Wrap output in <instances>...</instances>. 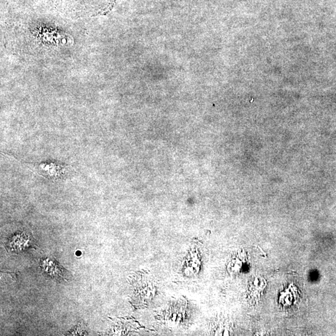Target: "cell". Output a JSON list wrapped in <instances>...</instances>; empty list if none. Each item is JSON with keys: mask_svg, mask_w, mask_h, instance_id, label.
Wrapping results in <instances>:
<instances>
[{"mask_svg": "<svg viewBox=\"0 0 336 336\" xmlns=\"http://www.w3.org/2000/svg\"><path fill=\"white\" fill-rule=\"evenodd\" d=\"M114 0H63L66 7L73 10L95 12L106 9Z\"/></svg>", "mask_w": 336, "mask_h": 336, "instance_id": "7a4b0ae2", "label": "cell"}, {"mask_svg": "<svg viewBox=\"0 0 336 336\" xmlns=\"http://www.w3.org/2000/svg\"><path fill=\"white\" fill-rule=\"evenodd\" d=\"M32 172L36 171L37 175L52 181L62 179L69 170L72 169L69 165L57 163V162H44L40 164H33Z\"/></svg>", "mask_w": 336, "mask_h": 336, "instance_id": "6da1fadb", "label": "cell"}]
</instances>
